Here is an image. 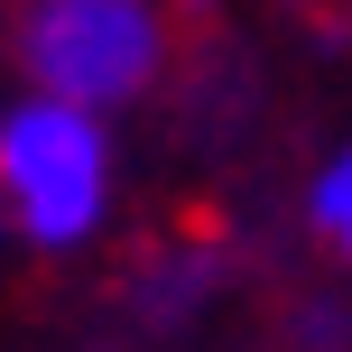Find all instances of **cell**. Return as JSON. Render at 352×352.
Segmentation results:
<instances>
[{"instance_id":"cell-4","label":"cell","mask_w":352,"mask_h":352,"mask_svg":"<svg viewBox=\"0 0 352 352\" xmlns=\"http://www.w3.org/2000/svg\"><path fill=\"white\" fill-rule=\"evenodd\" d=\"M0 111H10V102H0Z\"/></svg>"},{"instance_id":"cell-2","label":"cell","mask_w":352,"mask_h":352,"mask_svg":"<svg viewBox=\"0 0 352 352\" xmlns=\"http://www.w3.org/2000/svg\"><path fill=\"white\" fill-rule=\"evenodd\" d=\"M19 65L37 93L121 111L158 84L167 19H158V0H28L19 10Z\"/></svg>"},{"instance_id":"cell-1","label":"cell","mask_w":352,"mask_h":352,"mask_svg":"<svg viewBox=\"0 0 352 352\" xmlns=\"http://www.w3.org/2000/svg\"><path fill=\"white\" fill-rule=\"evenodd\" d=\"M111 213V130L93 102L19 93L0 111V223L28 250H74Z\"/></svg>"},{"instance_id":"cell-3","label":"cell","mask_w":352,"mask_h":352,"mask_svg":"<svg viewBox=\"0 0 352 352\" xmlns=\"http://www.w3.org/2000/svg\"><path fill=\"white\" fill-rule=\"evenodd\" d=\"M306 232H316V241L352 269V140H343L316 176H306Z\"/></svg>"}]
</instances>
